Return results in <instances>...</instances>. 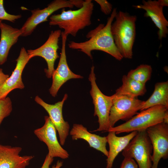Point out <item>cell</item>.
Wrapping results in <instances>:
<instances>
[{
    "label": "cell",
    "instance_id": "obj_26",
    "mask_svg": "<svg viewBox=\"0 0 168 168\" xmlns=\"http://www.w3.org/2000/svg\"><path fill=\"white\" fill-rule=\"evenodd\" d=\"M120 168H138V166L133 158L124 157Z\"/></svg>",
    "mask_w": 168,
    "mask_h": 168
},
{
    "label": "cell",
    "instance_id": "obj_4",
    "mask_svg": "<svg viewBox=\"0 0 168 168\" xmlns=\"http://www.w3.org/2000/svg\"><path fill=\"white\" fill-rule=\"evenodd\" d=\"M168 109L161 105L150 107L138 113L124 123L111 128L106 132L113 131L116 134L146 130L149 128L163 122Z\"/></svg>",
    "mask_w": 168,
    "mask_h": 168
},
{
    "label": "cell",
    "instance_id": "obj_25",
    "mask_svg": "<svg viewBox=\"0 0 168 168\" xmlns=\"http://www.w3.org/2000/svg\"><path fill=\"white\" fill-rule=\"evenodd\" d=\"M100 7L101 12L104 14L108 15L111 13L112 11V5L106 0H95Z\"/></svg>",
    "mask_w": 168,
    "mask_h": 168
},
{
    "label": "cell",
    "instance_id": "obj_23",
    "mask_svg": "<svg viewBox=\"0 0 168 168\" xmlns=\"http://www.w3.org/2000/svg\"><path fill=\"white\" fill-rule=\"evenodd\" d=\"M12 110V101L9 97L0 99V125L4 119L10 115Z\"/></svg>",
    "mask_w": 168,
    "mask_h": 168
},
{
    "label": "cell",
    "instance_id": "obj_3",
    "mask_svg": "<svg viewBox=\"0 0 168 168\" xmlns=\"http://www.w3.org/2000/svg\"><path fill=\"white\" fill-rule=\"evenodd\" d=\"M114 19L110 30L115 44L123 58L132 59L136 34L137 16L119 11Z\"/></svg>",
    "mask_w": 168,
    "mask_h": 168
},
{
    "label": "cell",
    "instance_id": "obj_32",
    "mask_svg": "<svg viewBox=\"0 0 168 168\" xmlns=\"http://www.w3.org/2000/svg\"><path fill=\"white\" fill-rule=\"evenodd\" d=\"M2 22V21L1 20H0V23Z\"/></svg>",
    "mask_w": 168,
    "mask_h": 168
},
{
    "label": "cell",
    "instance_id": "obj_27",
    "mask_svg": "<svg viewBox=\"0 0 168 168\" xmlns=\"http://www.w3.org/2000/svg\"><path fill=\"white\" fill-rule=\"evenodd\" d=\"M53 160L54 158L51 157L47 154L41 168H50V166L53 162Z\"/></svg>",
    "mask_w": 168,
    "mask_h": 168
},
{
    "label": "cell",
    "instance_id": "obj_31",
    "mask_svg": "<svg viewBox=\"0 0 168 168\" xmlns=\"http://www.w3.org/2000/svg\"><path fill=\"white\" fill-rule=\"evenodd\" d=\"M163 122L168 124V111L166 112L164 117Z\"/></svg>",
    "mask_w": 168,
    "mask_h": 168
},
{
    "label": "cell",
    "instance_id": "obj_22",
    "mask_svg": "<svg viewBox=\"0 0 168 168\" xmlns=\"http://www.w3.org/2000/svg\"><path fill=\"white\" fill-rule=\"evenodd\" d=\"M152 72V68L150 65L142 64L136 68L130 70L127 76L137 82L145 84L150 79Z\"/></svg>",
    "mask_w": 168,
    "mask_h": 168
},
{
    "label": "cell",
    "instance_id": "obj_20",
    "mask_svg": "<svg viewBox=\"0 0 168 168\" xmlns=\"http://www.w3.org/2000/svg\"><path fill=\"white\" fill-rule=\"evenodd\" d=\"M158 105L168 108V81L158 82L154 86V91L150 97L142 104L140 111Z\"/></svg>",
    "mask_w": 168,
    "mask_h": 168
},
{
    "label": "cell",
    "instance_id": "obj_24",
    "mask_svg": "<svg viewBox=\"0 0 168 168\" xmlns=\"http://www.w3.org/2000/svg\"><path fill=\"white\" fill-rule=\"evenodd\" d=\"M3 3V0H0V20H5L14 22L21 17V15H14L7 13L4 9Z\"/></svg>",
    "mask_w": 168,
    "mask_h": 168
},
{
    "label": "cell",
    "instance_id": "obj_7",
    "mask_svg": "<svg viewBox=\"0 0 168 168\" xmlns=\"http://www.w3.org/2000/svg\"><path fill=\"white\" fill-rule=\"evenodd\" d=\"M152 147L146 130L138 131L123 151L124 157L134 158L138 168H152Z\"/></svg>",
    "mask_w": 168,
    "mask_h": 168
},
{
    "label": "cell",
    "instance_id": "obj_28",
    "mask_svg": "<svg viewBox=\"0 0 168 168\" xmlns=\"http://www.w3.org/2000/svg\"><path fill=\"white\" fill-rule=\"evenodd\" d=\"M9 77V75L5 74L2 69L0 68V89Z\"/></svg>",
    "mask_w": 168,
    "mask_h": 168
},
{
    "label": "cell",
    "instance_id": "obj_12",
    "mask_svg": "<svg viewBox=\"0 0 168 168\" xmlns=\"http://www.w3.org/2000/svg\"><path fill=\"white\" fill-rule=\"evenodd\" d=\"M68 97V94H65L61 101L54 104L46 103L37 96L35 98V102L42 107L48 114L50 119L58 132L59 143L62 146L65 144L70 129L69 124L64 120L62 113L63 105Z\"/></svg>",
    "mask_w": 168,
    "mask_h": 168
},
{
    "label": "cell",
    "instance_id": "obj_16",
    "mask_svg": "<svg viewBox=\"0 0 168 168\" xmlns=\"http://www.w3.org/2000/svg\"><path fill=\"white\" fill-rule=\"evenodd\" d=\"M22 148L0 144V168H26L33 156H21Z\"/></svg>",
    "mask_w": 168,
    "mask_h": 168
},
{
    "label": "cell",
    "instance_id": "obj_33",
    "mask_svg": "<svg viewBox=\"0 0 168 168\" xmlns=\"http://www.w3.org/2000/svg\"><path fill=\"white\" fill-rule=\"evenodd\" d=\"M76 168H78V167H76Z\"/></svg>",
    "mask_w": 168,
    "mask_h": 168
},
{
    "label": "cell",
    "instance_id": "obj_19",
    "mask_svg": "<svg viewBox=\"0 0 168 168\" xmlns=\"http://www.w3.org/2000/svg\"><path fill=\"white\" fill-rule=\"evenodd\" d=\"M108 132L106 137L109 150L108 156L106 160V168H112L115 158L119 152L125 149L130 141L136 136L138 131H133L128 134L121 137L116 136L114 132Z\"/></svg>",
    "mask_w": 168,
    "mask_h": 168
},
{
    "label": "cell",
    "instance_id": "obj_29",
    "mask_svg": "<svg viewBox=\"0 0 168 168\" xmlns=\"http://www.w3.org/2000/svg\"><path fill=\"white\" fill-rule=\"evenodd\" d=\"M159 5L163 7H164L168 6V1L167 0H159L157 1Z\"/></svg>",
    "mask_w": 168,
    "mask_h": 168
},
{
    "label": "cell",
    "instance_id": "obj_15",
    "mask_svg": "<svg viewBox=\"0 0 168 168\" xmlns=\"http://www.w3.org/2000/svg\"><path fill=\"white\" fill-rule=\"evenodd\" d=\"M142 2V4L133 7L146 11L144 16L150 18L159 29L158 35L159 40L166 38L168 34V21L164 15L163 7L156 0H143Z\"/></svg>",
    "mask_w": 168,
    "mask_h": 168
},
{
    "label": "cell",
    "instance_id": "obj_18",
    "mask_svg": "<svg viewBox=\"0 0 168 168\" xmlns=\"http://www.w3.org/2000/svg\"><path fill=\"white\" fill-rule=\"evenodd\" d=\"M0 65L7 61L9 50L12 47L17 41L21 31L20 29L1 22L0 23Z\"/></svg>",
    "mask_w": 168,
    "mask_h": 168
},
{
    "label": "cell",
    "instance_id": "obj_21",
    "mask_svg": "<svg viewBox=\"0 0 168 168\" xmlns=\"http://www.w3.org/2000/svg\"><path fill=\"white\" fill-rule=\"evenodd\" d=\"M122 80V85L117 89L114 94L116 95L137 98L144 95L147 91L145 84L137 82L127 75L123 76Z\"/></svg>",
    "mask_w": 168,
    "mask_h": 168
},
{
    "label": "cell",
    "instance_id": "obj_30",
    "mask_svg": "<svg viewBox=\"0 0 168 168\" xmlns=\"http://www.w3.org/2000/svg\"><path fill=\"white\" fill-rule=\"evenodd\" d=\"M63 165V162L58 161L56 165L52 166L51 168H60Z\"/></svg>",
    "mask_w": 168,
    "mask_h": 168
},
{
    "label": "cell",
    "instance_id": "obj_11",
    "mask_svg": "<svg viewBox=\"0 0 168 168\" xmlns=\"http://www.w3.org/2000/svg\"><path fill=\"white\" fill-rule=\"evenodd\" d=\"M45 123L41 127L35 129L34 133L38 138L47 145L48 154L51 157H59L63 159L68 158L69 155L59 143L56 130L49 116H44Z\"/></svg>",
    "mask_w": 168,
    "mask_h": 168
},
{
    "label": "cell",
    "instance_id": "obj_9",
    "mask_svg": "<svg viewBox=\"0 0 168 168\" xmlns=\"http://www.w3.org/2000/svg\"><path fill=\"white\" fill-rule=\"evenodd\" d=\"M61 33L60 30L51 31L48 39L42 45L36 49L27 50V51L30 59L35 56H39L45 59L48 68L45 69L44 71L46 76L49 78L52 77L55 70V62L59 57L57 51L59 49V39Z\"/></svg>",
    "mask_w": 168,
    "mask_h": 168
},
{
    "label": "cell",
    "instance_id": "obj_6",
    "mask_svg": "<svg viewBox=\"0 0 168 168\" xmlns=\"http://www.w3.org/2000/svg\"><path fill=\"white\" fill-rule=\"evenodd\" d=\"M95 67L92 66L89 77L91 86L90 94L94 105V116L98 118V128L94 131L106 132L110 128L109 115L113 104V96H108L103 94L98 88L96 82L94 72Z\"/></svg>",
    "mask_w": 168,
    "mask_h": 168
},
{
    "label": "cell",
    "instance_id": "obj_13",
    "mask_svg": "<svg viewBox=\"0 0 168 168\" xmlns=\"http://www.w3.org/2000/svg\"><path fill=\"white\" fill-rule=\"evenodd\" d=\"M62 45L59 62L58 67L53 75L52 82L49 89L51 95L55 97L61 86L68 80L72 79H82L83 77L74 73L70 69L67 62L66 45L67 36L62 31Z\"/></svg>",
    "mask_w": 168,
    "mask_h": 168
},
{
    "label": "cell",
    "instance_id": "obj_5",
    "mask_svg": "<svg viewBox=\"0 0 168 168\" xmlns=\"http://www.w3.org/2000/svg\"><path fill=\"white\" fill-rule=\"evenodd\" d=\"M82 0H54L47 7L40 9H35L31 11V15L26 20L20 29L21 36L30 35L37 26L40 23L48 21V17L54 12L65 8H73L75 7L79 8L84 2Z\"/></svg>",
    "mask_w": 168,
    "mask_h": 168
},
{
    "label": "cell",
    "instance_id": "obj_17",
    "mask_svg": "<svg viewBox=\"0 0 168 168\" xmlns=\"http://www.w3.org/2000/svg\"><path fill=\"white\" fill-rule=\"evenodd\" d=\"M69 134L73 140H84L88 143L90 147L101 152L107 157H108L109 152L106 148V137L92 133L82 124H73Z\"/></svg>",
    "mask_w": 168,
    "mask_h": 168
},
{
    "label": "cell",
    "instance_id": "obj_10",
    "mask_svg": "<svg viewBox=\"0 0 168 168\" xmlns=\"http://www.w3.org/2000/svg\"><path fill=\"white\" fill-rule=\"evenodd\" d=\"M146 131L152 147V168H157L161 159L168 157V124L162 122L149 128Z\"/></svg>",
    "mask_w": 168,
    "mask_h": 168
},
{
    "label": "cell",
    "instance_id": "obj_14",
    "mask_svg": "<svg viewBox=\"0 0 168 168\" xmlns=\"http://www.w3.org/2000/svg\"><path fill=\"white\" fill-rule=\"evenodd\" d=\"M30 59L25 48H21L19 55L16 60V67L0 89V99L7 97L8 94L16 89H22L25 86L22 79V74L27 63Z\"/></svg>",
    "mask_w": 168,
    "mask_h": 168
},
{
    "label": "cell",
    "instance_id": "obj_1",
    "mask_svg": "<svg viewBox=\"0 0 168 168\" xmlns=\"http://www.w3.org/2000/svg\"><path fill=\"white\" fill-rule=\"evenodd\" d=\"M117 13V9L114 8L106 25L100 24L87 33L86 37L88 40L80 42L70 41L68 44L69 48L84 53L91 59L93 58L91 52L97 50L105 52L116 59L121 60L123 58L115 44L110 30L111 24Z\"/></svg>",
    "mask_w": 168,
    "mask_h": 168
},
{
    "label": "cell",
    "instance_id": "obj_2",
    "mask_svg": "<svg viewBox=\"0 0 168 168\" xmlns=\"http://www.w3.org/2000/svg\"><path fill=\"white\" fill-rule=\"evenodd\" d=\"M94 7L91 0H85L82 7L77 10L62 9L60 13L50 16L49 24L58 26L64 30L63 32L67 36L71 35L75 37L79 30L91 24Z\"/></svg>",
    "mask_w": 168,
    "mask_h": 168
},
{
    "label": "cell",
    "instance_id": "obj_34",
    "mask_svg": "<svg viewBox=\"0 0 168 168\" xmlns=\"http://www.w3.org/2000/svg\"></svg>",
    "mask_w": 168,
    "mask_h": 168
},
{
    "label": "cell",
    "instance_id": "obj_8",
    "mask_svg": "<svg viewBox=\"0 0 168 168\" xmlns=\"http://www.w3.org/2000/svg\"><path fill=\"white\" fill-rule=\"evenodd\" d=\"M112 96L113 104L109 118L110 128L114 127L119 120L126 122L136 114L144 101L137 98L114 94Z\"/></svg>",
    "mask_w": 168,
    "mask_h": 168
}]
</instances>
